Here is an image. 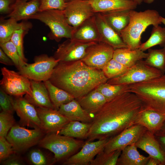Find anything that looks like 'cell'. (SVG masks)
<instances>
[{
  "label": "cell",
  "instance_id": "6da1fadb",
  "mask_svg": "<svg viewBox=\"0 0 165 165\" xmlns=\"http://www.w3.org/2000/svg\"><path fill=\"white\" fill-rule=\"evenodd\" d=\"M144 109L134 94L122 93L107 101L94 116L86 138L87 141L110 138L134 124Z\"/></svg>",
  "mask_w": 165,
  "mask_h": 165
},
{
  "label": "cell",
  "instance_id": "7a4b0ae2",
  "mask_svg": "<svg viewBox=\"0 0 165 165\" xmlns=\"http://www.w3.org/2000/svg\"><path fill=\"white\" fill-rule=\"evenodd\" d=\"M49 80L77 99L106 82L108 79L102 70L90 67L78 60L59 61Z\"/></svg>",
  "mask_w": 165,
  "mask_h": 165
},
{
  "label": "cell",
  "instance_id": "3957f363",
  "mask_svg": "<svg viewBox=\"0 0 165 165\" xmlns=\"http://www.w3.org/2000/svg\"><path fill=\"white\" fill-rule=\"evenodd\" d=\"M127 26L121 32L120 36L128 48L138 49L141 44V35L149 26H156L162 24L159 13L153 9L137 12L131 10Z\"/></svg>",
  "mask_w": 165,
  "mask_h": 165
},
{
  "label": "cell",
  "instance_id": "277c9868",
  "mask_svg": "<svg viewBox=\"0 0 165 165\" xmlns=\"http://www.w3.org/2000/svg\"><path fill=\"white\" fill-rule=\"evenodd\" d=\"M129 88L140 100L144 109L165 114V75L129 85Z\"/></svg>",
  "mask_w": 165,
  "mask_h": 165
},
{
  "label": "cell",
  "instance_id": "5b68a950",
  "mask_svg": "<svg viewBox=\"0 0 165 165\" xmlns=\"http://www.w3.org/2000/svg\"><path fill=\"white\" fill-rule=\"evenodd\" d=\"M85 142L82 140L53 133H48L43 137L38 144L40 147L53 153L55 162L67 159L75 154Z\"/></svg>",
  "mask_w": 165,
  "mask_h": 165
},
{
  "label": "cell",
  "instance_id": "8992f818",
  "mask_svg": "<svg viewBox=\"0 0 165 165\" xmlns=\"http://www.w3.org/2000/svg\"><path fill=\"white\" fill-rule=\"evenodd\" d=\"M30 19L37 20L50 29V39L59 42L63 38H72L75 28L68 22L63 10L52 9L39 11Z\"/></svg>",
  "mask_w": 165,
  "mask_h": 165
},
{
  "label": "cell",
  "instance_id": "52a82bcc",
  "mask_svg": "<svg viewBox=\"0 0 165 165\" xmlns=\"http://www.w3.org/2000/svg\"><path fill=\"white\" fill-rule=\"evenodd\" d=\"M159 70L147 64L141 60L123 75L108 79L107 82L111 84L130 85L160 76L163 75Z\"/></svg>",
  "mask_w": 165,
  "mask_h": 165
},
{
  "label": "cell",
  "instance_id": "ba28073f",
  "mask_svg": "<svg viewBox=\"0 0 165 165\" xmlns=\"http://www.w3.org/2000/svg\"><path fill=\"white\" fill-rule=\"evenodd\" d=\"M34 61V63H28L18 72L30 80L43 82L49 80L55 67L60 61L46 54L35 56Z\"/></svg>",
  "mask_w": 165,
  "mask_h": 165
},
{
  "label": "cell",
  "instance_id": "9c48e42d",
  "mask_svg": "<svg viewBox=\"0 0 165 165\" xmlns=\"http://www.w3.org/2000/svg\"><path fill=\"white\" fill-rule=\"evenodd\" d=\"M44 132L40 128L28 129L15 124L10 129L6 138L12 145L15 153L21 152L38 144Z\"/></svg>",
  "mask_w": 165,
  "mask_h": 165
},
{
  "label": "cell",
  "instance_id": "30bf717a",
  "mask_svg": "<svg viewBox=\"0 0 165 165\" xmlns=\"http://www.w3.org/2000/svg\"><path fill=\"white\" fill-rule=\"evenodd\" d=\"M2 78L0 88L7 94L13 97L31 96L32 91L30 80L18 72L10 70L5 67L1 68Z\"/></svg>",
  "mask_w": 165,
  "mask_h": 165
},
{
  "label": "cell",
  "instance_id": "8fae6325",
  "mask_svg": "<svg viewBox=\"0 0 165 165\" xmlns=\"http://www.w3.org/2000/svg\"><path fill=\"white\" fill-rule=\"evenodd\" d=\"M147 130L141 125L133 124L110 138L104 151L109 153L117 150L122 151L127 146L135 144Z\"/></svg>",
  "mask_w": 165,
  "mask_h": 165
},
{
  "label": "cell",
  "instance_id": "7c38bea8",
  "mask_svg": "<svg viewBox=\"0 0 165 165\" xmlns=\"http://www.w3.org/2000/svg\"><path fill=\"white\" fill-rule=\"evenodd\" d=\"M97 42H84L68 38L58 45L53 57L61 62L80 60L85 56L87 49Z\"/></svg>",
  "mask_w": 165,
  "mask_h": 165
},
{
  "label": "cell",
  "instance_id": "4fadbf2b",
  "mask_svg": "<svg viewBox=\"0 0 165 165\" xmlns=\"http://www.w3.org/2000/svg\"><path fill=\"white\" fill-rule=\"evenodd\" d=\"M114 49L102 41L90 46L84 57L80 60L88 66L102 70L113 58Z\"/></svg>",
  "mask_w": 165,
  "mask_h": 165
},
{
  "label": "cell",
  "instance_id": "5bb4252c",
  "mask_svg": "<svg viewBox=\"0 0 165 165\" xmlns=\"http://www.w3.org/2000/svg\"><path fill=\"white\" fill-rule=\"evenodd\" d=\"M68 23L75 29L95 13L88 0H71L63 10Z\"/></svg>",
  "mask_w": 165,
  "mask_h": 165
},
{
  "label": "cell",
  "instance_id": "9a60e30c",
  "mask_svg": "<svg viewBox=\"0 0 165 165\" xmlns=\"http://www.w3.org/2000/svg\"><path fill=\"white\" fill-rule=\"evenodd\" d=\"M109 138L85 142L80 151L67 159L65 165H88L100 152L103 150Z\"/></svg>",
  "mask_w": 165,
  "mask_h": 165
},
{
  "label": "cell",
  "instance_id": "2e32d148",
  "mask_svg": "<svg viewBox=\"0 0 165 165\" xmlns=\"http://www.w3.org/2000/svg\"><path fill=\"white\" fill-rule=\"evenodd\" d=\"M15 110L22 126L42 129L36 108L23 96L13 97Z\"/></svg>",
  "mask_w": 165,
  "mask_h": 165
},
{
  "label": "cell",
  "instance_id": "e0dca14e",
  "mask_svg": "<svg viewBox=\"0 0 165 165\" xmlns=\"http://www.w3.org/2000/svg\"><path fill=\"white\" fill-rule=\"evenodd\" d=\"M42 129L48 134L58 133L70 121L58 110L36 108Z\"/></svg>",
  "mask_w": 165,
  "mask_h": 165
},
{
  "label": "cell",
  "instance_id": "ac0fdd59",
  "mask_svg": "<svg viewBox=\"0 0 165 165\" xmlns=\"http://www.w3.org/2000/svg\"><path fill=\"white\" fill-rule=\"evenodd\" d=\"M94 17L101 41L109 45L114 50L128 48L120 35L108 25L101 13H95Z\"/></svg>",
  "mask_w": 165,
  "mask_h": 165
},
{
  "label": "cell",
  "instance_id": "d6986e66",
  "mask_svg": "<svg viewBox=\"0 0 165 165\" xmlns=\"http://www.w3.org/2000/svg\"><path fill=\"white\" fill-rule=\"evenodd\" d=\"M135 145L157 160L161 165H165V153L154 134L147 130Z\"/></svg>",
  "mask_w": 165,
  "mask_h": 165
},
{
  "label": "cell",
  "instance_id": "ffe728a7",
  "mask_svg": "<svg viewBox=\"0 0 165 165\" xmlns=\"http://www.w3.org/2000/svg\"><path fill=\"white\" fill-rule=\"evenodd\" d=\"M32 91L31 96L24 97L37 107L54 109L46 87L43 82L30 80Z\"/></svg>",
  "mask_w": 165,
  "mask_h": 165
},
{
  "label": "cell",
  "instance_id": "44dd1931",
  "mask_svg": "<svg viewBox=\"0 0 165 165\" xmlns=\"http://www.w3.org/2000/svg\"><path fill=\"white\" fill-rule=\"evenodd\" d=\"M94 12L101 13L119 10H134L138 4L132 0H88Z\"/></svg>",
  "mask_w": 165,
  "mask_h": 165
},
{
  "label": "cell",
  "instance_id": "7402d4cb",
  "mask_svg": "<svg viewBox=\"0 0 165 165\" xmlns=\"http://www.w3.org/2000/svg\"><path fill=\"white\" fill-rule=\"evenodd\" d=\"M40 2V0L15 1L11 6V11L7 17L13 18L17 21L30 19L39 11Z\"/></svg>",
  "mask_w": 165,
  "mask_h": 165
},
{
  "label": "cell",
  "instance_id": "603a6c76",
  "mask_svg": "<svg viewBox=\"0 0 165 165\" xmlns=\"http://www.w3.org/2000/svg\"><path fill=\"white\" fill-rule=\"evenodd\" d=\"M72 38L84 42L101 41L96 24L94 15L75 28Z\"/></svg>",
  "mask_w": 165,
  "mask_h": 165
},
{
  "label": "cell",
  "instance_id": "cb8c5ba5",
  "mask_svg": "<svg viewBox=\"0 0 165 165\" xmlns=\"http://www.w3.org/2000/svg\"><path fill=\"white\" fill-rule=\"evenodd\" d=\"M165 122V114L144 109L139 115L134 124L141 125L154 134L161 129Z\"/></svg>",
  "mask_w": 165,
  "mask_h": 165
},
{
  "label": "cell",
  "instance_id": "d4e9b609",
  "mask_svg": "<svg viewBox=\"0 0 165 165\" xmlns=\"http://www.w3.org/2000/svg\"><path fill=\"white\" fill-rule=\"evenodd\" d=\"M58 111L70 121L91 123L93 119L94 116L84 109L75 99L61 105Z\"/></svg>",
  "mask_w": 165,
  "mask_h": 165
},
{
  "label": "cell",
  "instance_id": "484cf974",
  "mask_svg": "<svg viewBox=\"0 0 165 165\" xmlns=\"http://www.w3.org/2000/svg\"><path fill=\"white\" fill-rule=\"evenodd\" d=\"M76 99L82 108L93 116L107 102L103 95L96 88Z\"/></svg>",
  "mask_w": 165,
  "mask_h": 165
},
{
  "label": "cell",
  "instance_id": "4316f807",
  "mask_svg": "<svg viewBox=\"0 0 165 165\" xmlns=\"http://www.w3.org/2000/svg\"><path fill=\"white\" fill-rule=\"evenodd\" d=\"M148 55V53H145L139 49L131 50L127 48H123L114 50L113 58L129 68L138 61L146 59Z\"/></svg>",
  "mask_w": 165,
  "mask_h": 165
},
{
  "label": "cell",
  "instance_id": "83f0119b",
  "mask_svg": "<svg viewBox=\"0 0 165 165\" xmlns=\"http://www.w3.org/2000/svg\"><path fill=\"white\" fill-rule=\"evenodd\" d=\"M130 10H119L101 13L108 25L120 35L128 24Z\"/></svg>",
  "mask_w": 165,
  "mask_h": 165
},
{
  "label": "cell",
  "instance_id": "f1b7e54d",
  "mask_svg": "<svg viewBox=\"0 0 165 165\" xmlns=\"http://www.w3.org/2000/svg\"><path fill=\"white\" fill-rule=\"evenodd\" d=\"M135 144L124 148L118 158L117 165H146L150 158L141 155Z\"/></svg>",
  "mask_w": 165,
  "mask_h": 165
},
{
  "label": "cell",
  "instance_id": "f546056e",
  "mask_svg": "<svg viewBox=\"0 0 165 165\" xmlns=\"http://www.w3.org/2000/svg\"><path fill=\"white\" fill-rule=\"evenodd\" d=\"M91 125V123L70 121L57 133L73 138H86Z\"/></svg>",
  "mask_w": 165,
  "mask_h": 165
},
{
  "label": "cell",
  "instance_id": "4dcf8cb0",
  "mask_svg": "<svg viewBox=\"0 0 165 165\" xmlns=\"http://www.w3.org/2000/svg\"><path fill=\"white\" fill-rule=\"evenodd\" d=\"M44 82L54 109L58 110L61 105L75 99L71 94L53 85L49 80Z\"/></svg>",
  "mask_w": 165,
  "mask_h": 165
},
{
  "label": "cell",
  "instance_id": "1f68e13d",
  "mask_svg": "<svg viewBox=\"0 0 165 165\" xmlns=\"http://www.w3.org/2000/svg\"><path fill=\"white\" fill-rule=\"evenodd\" d=\"M28 22L22 21L18 23V21L11 18L6 19L1 18L0 43L10 41L13 33L24 26Z\"/></svg>",
  "mask_w": 165,
  "mask_h": 165
},
{
  "label": "cell",
  "instance_id": "d6a6232c",
  "mask_svg": "<svg viewBox=\"0 0 165 165\" xmlns=\"http://www.w3.org/2000/svg\"><path fill=\"white\" fill-rule=\"evenodd\" d=\"M157 45L163 47L165 46V28L159 25L153 26L150 37L146 41L141 43L138 49L144 52Z\"/></svg>",
  "mask_w": 165,
  "mask_h": 165
},
{
  "label": "cell",
  "instance_id": "836d02e7",
  "mask_svg": "<svg viewBox=\"0 0 165 165\" xmlns=\"http://www.w3.org/2000/svg\"><path fill=\"white\" fill-rule=\"evenodd\" d=\"M148 56L144 60L147 64L165 72V46L160 49H148Z\"/></svg>",
  "mask_w": 165,
  "mask_h": 165
},
{
  "label": "cell",
  "instance_id": "e575fe53",
  "mask_svg": "<svg viewBox=\"0 0 165 165\" xmlns=\"http://www.w3.org/2000/svg\"><path fill=\"white\" fill-rule=\"evenodd\" d=\"M96 89L103 95L107 101L122 93L129 92V85L111 84L107 82L100 84Z\"/></svg>",
  "mask_w": 165,
  "mask_h": 165
},
{
  "label": "cell",
  "instance_id": "d590c367",
  "mask_svg": "<svg viewBox=\"0 0 165 165\" xmlns=\"http://www.w3.org/2000/svg\"><path fill=\"white\" fill-rule=\"evenodd\" d=\"M122 151L116 150L109 153L104 150L99 152L90 162V165H116Z\"/></svg>",
  "mask_w": 165,
  "mask_h": 165
},
{
  "label": "cell",
  "instance_id": "8d00e7d4",
  "mask_svg": "<svg viewBox=\"0 0 165 165\" xmlns=\"http://www.w3.org/2000/svg\"><path fill=\"white\" fill-rule=\"evenodd\" d=\"M0 46L13 61L15 66L18 70L28 64L20 57L16 47L11 40L4 43H0Z\"/></svg>",
  "mask_w": 165,
  "mask_h": 165
},
{
  "label": "cell",
  "instance_id": "74e56055",
  "mask_svg": "<svg viewBox=\"0 0 165 165\" xmlns=\"http://www.w3.org/2000/svg\"><path fill=\"white\" fill-rule=\"evenodd\" d=\"M29 22L20 29L15 31L11 37L10 40L16 47L19 54L21 58L25 62L27 61L24 54L23 38L24 35L28 32L32 27Z\"/></svg>",
  "mask_w": 165,
  "mask_h": 165
},
{
  "label": "cell",
  "instance_id": "f35d334b",
  "mask_svg": "<svg viewBox=\"0 0 165 165\" xmlns=\"http://www.w3.org/2000/svg\"><path fill=\"white\" fill-rule=\"evenodd\" d=\"M129 68L112 58L104 66L102 70L108 80L123 75Z\"/></svg>",
  "mask_w": 165,
  "mask_h": 165
},
{
  "label": "cell",
  "instance_id": "ab89813d",
  "mask_svg": "<svg viewBox=\"0 0 165 165\" xmlns=\"http://www.w3.org/2000/svg\"><path fill=\"white\" fill-rule=\"evenodd\" d=\"M15 123L13 114L2 111L0 113V137L6 138Z\"/></svg>",
  "mask_w": 165,
  "mask_h": 165
},
{
  "label": "cell",
  "instance_id": "60d3db41",
  "mask_svg": "<svg viewBox=\"0 0 165 165\" xmlns=\"http://www.w3.org/2000/svg\"><path fill=\"white\" fill-rule=\"evenodd\" d=\"M39 11L58 9L64 10L67 2L64 0H40Z\"/></svg>",
  "mask_w": 165,
  "mask_h": 165
},
{
  "label": "cell",
  "instance_id": "b9f144b4",
  "mask_svg": "<svg viewBox=\"0 0 165 165\" xmlns=\"http://www.w3.org/2000/svg\"><path fill=\"white\" fill-rule=\"evenodd\" d=\"M0 105L2 111L13 114L15 111L12 96L0 88Z\"/></svg>",
  "mask_w": 165,
  "mask_h": 165
},
{
  "label": "cell",
  "instance_id": "7bdbcfd3",
  "mask_svg": "<svg viewBox=\"0 0 165 165\" xmlns=\"http://www.w3.org/2000/svg\"><path fill=\"white\" fill-rule=\"evenodd\" d=\"M12 145L6 138L0 137V161L2 162L15 153Z\"/></svg>",
  "mask_w": 165,
  "mask_h": 165
},
{
  "label": "cell",
  "instance_id": "ee69618b",
  "mask_svg": "<svg viewBox=\"0 0 165 165\" xmlns=\"http://www.w3.org/2000/svg\"><path fill=\"white\" fill-rule=\"evenodd\" d=\"M29 158L30 161L35 165H44L47 163V159L42 153L38 149L31 151L29 155Z\"/></svg>",
  "mask_w": 165,
  "mask_h": 165
},
{
  "label": "cell",
  "instance_id": "f6af8a7d",
  "mask_svg": "<svg viewBox=\"0 0 165 165\" xmlns=\"http://www.w3.org/2000/svg\"><path fill=\"white\" fill-rule=\"evenodd\" d=\"M2 162L3 164L6 165H20L23 164L21 159L14 153Z\"/></svg>",
  "mask_w": 165,
  "mask_h": 165
},
{
  "label": "cell",
  "instance_id": "bcb514c9",
  "mask_svg": "<svg viewBox=\"0 0 165 165\" xmlns=\"http://www.w3.org/2000/svg\"><path fill=\"white\" fill-rule=\"evenodd\" d=\"M11 0H0V13L2 14H9L12 10L10 4Z\"/></svg>",
  "mask_w": 165,
  "mask_h": 165
},
{
  "label": "cell",
  "instance_id": "7dc6e473",
  "mask_svg": "<svg viewBox=\"0 0 165 165\" xmlns=\"http://www.w3.org/2000/svg\"><path fill=\"white\" fill-rule=\"evenodd\" d=\"M0 62L7 66H15L13 61L1 48H0Z\"/></svg>",
  "mask_w": 165,
  "mask_h": 165
},
{
  "label": "cell",
  "instance_id": "c3c4849f",
  "mask_svg": "<svg viewBox=\"0 0 165 165\" xmlns=\"http://www.w3.org/2000/svg\"><path fill=\"white\" fill-rule=\"evenodd\" d=\"M154 134L165 153V131L160 130Z\"/></svg>",
  "mask_w": 165,
  "mask_h": 165
},
{
  "label": "cell",
  "instance_id": "681fc988",
  "mask_svg": "<svg viewBox=\"0 0 165 165\" xmlns=\"http://www.w3.org/2000/svg\"><path fill=\"white\" fill-rule=\"evenodd\" d=\"M146 165H161L160 162L156 159L150 156Z\"/></svg>",
  "mask_w": 165,
  "mask_h": 165
},
{
  "label": "cell",
  "instance_id": "f907efd6",
  "mask_svg": "<svg viewBox=\"0 0 165 165\" xmlns=\"http://www.w3.org/2000/svg\"><path fill=\"white\" fill-rule=\"evenodd\" d=\"M155 0H143V2L148 4L152 3Z\"/></svg>",
  "mask_w": 165,
  "mask_h": 165
},
{
  "label": "cell",
  "instance_id": "816d5d0a",
  "mask_svg": "<svg viewBox=\"0 0 165 165\" xmlns=\"http://www.w3.org/2000/svg\"><path fill=\"white\" fill-rule=\"evenodd\" d=\"M136 2L138 5L141 4L143 2V0H132Z\"/></svg>",
  "mask_w": 165,
  "mask_h": 165
},
{
  "label": "cell",
  "instance_id": "f5cc1de1",
  "mask_svg": "<svg viewBox=\"0 0 165 165\" xmlns=\"http://www.w3.org/2000/svg\"><path fill=\"white\" fill-rule=\"evenodd\" d=\"M160 20L161 23H163L165 26V18L161 16Z\"/></svg>",
  "mask_w": 165,
  "mask_h": 165
},
{
  "label": "cell",
  "instance_id": "db71d44e",
  "mask_svg": "<svg viewBox=\"0 0 165 165\" xmlns=\"http://www.w3.org/2000/svg\"><path fill=\"white\" fill-rule=\"evenodd\" d=\"M160 130L165 131V122L163 123L162 127L161 128V129Z\"/></svg>",
  "mask_w": 165,
  "mask_h": 165
},
{
  "label": "cell",
  "instance_id": "11a10c76",
  "mask_svg": "<svg viewBox=\"0 0 165 165\" xmlns=\"http://www.w3.org/2000/svg\"><path fill=\"white\" fill-rule=\"evenodd\" d=\"M15 1H23V2H26L28 1L29 0H15Z\"/></svg>",
  "mask_w": 165,
  "mask_h": 165
},
{
  "label": "cell",
  "instance_id": "9f6ffc18",
  "mask_svg": "<svg viewBox=\"0 0 165 165\" xmlns=\"http://www.w3.org/2000/svg\"><path fill=\"white\" fill-rule=\"evenodd\" d=\"M64 0L66 1H67V0Z\"/></svg>",
  "mask_w": 165,
  "mask_h": 165
},
{
  "label": "cell",
  "instance_id": "6f0895ef",
  "mask_svg": "<svg viewBox=\"0 0 165 165\" xmlns=\"http://www.w3.org/2000/svg\"></svg>",
  "mask_w": 165,
  "mask_h": 165
}]
</instances>
